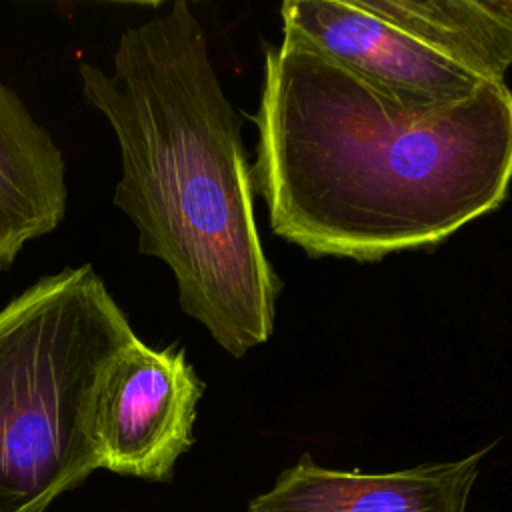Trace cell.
<instances>
[{
	"mask_svg": "<svg viewBox=\"0 0 512 512\" xmlns=\"http://www.w3.org/2000/svg\"><path fill=\"white\" fill-rule=\"evenodd\" d=\"M252 186L310 256L382 260L496 210L512 180V90L406 106L312 48L264 52Z\"/></svg>",
	"mask_w": 512,
	"mask_h": 512,
	"instance_id": "6da1fadb",
	"label": "cell"
},
{
	"mask_svg": "<svg viewBox=\"0 0 512 512\" xmlns=\"http://www.w3.org/2000/svg\"><path fill=\"white\" fill-rule=\"evenodd\" d=\"M86 102L118 142L112 204L138 252L164 262L186 316L242 358L274 330L282 288L254 218L240 118L214 70L190 4L128 26L110 70L78 64Z\"/></svg>",
	"mask_w": 512,
	"mask_h": 512,
	"instance_id": "7a4b0ae2",
	"label": "cell"
},
{
	"mask_svg": "<svg viewBox=\"0 0 512 512\" xmlns=\"http://www.w3.org/2000/svg\"><path fill=\"white\" fill-rule=\"evenodd\" d=\"M136 338L92 264L46 274L0 308V512H46L98 470L96 392Z\"/></svg>",
	"mask_w": 512,
	"mask_h": 512,
	"instance_id": "3957f363",
	"label": "cell"
},
{
	"mask_svg": "<svg viewBox=\"0 0 512 512\" xmlns=\"http://www.w3.org/2000/svg\"><path fill=\"white\" fill-rule=\"evenodd\" d=\"M204 382L180 346L154 348L136 338L106 366L94 402L98 468L168 480L192 446Z\"/></svg>",
	"mask_w": 512,
	"mask_h": 512,
	"instance_id": "277c9868",
	"label": "cell"
},
{
	"mask_svg": "<svg viewBox=\"0 0 512 512\" xmlns=\"http://www.w3.org/2000/svg\"><path fill=\"white\" fill-rule=\"evenodd\" d=\"M280 16L284 38L312 48L406 106L456 102L486 82L368 12L360 0H288Z\"/></svg>",
	"mask_w": 512,
	"mask_h": 512,
	"instance_id": "5b68a950",
	"label": "cell"
},
{
	"mask_svg": "<svg viewBox=\"0 0 512 512\" xmlns=\"http://www.w3.org/2000/svg\"><path fill=\"white\" fill-rule=\"evenodd\" d=\"M488 452L382 474L324 468L304 454L246 512H466Z\"/></svg>",
	"mask_w": 512,
	"mask_h": 512,
	"instance_id": "8992f818",
	"label": "cell"
},
{
	"mask_svg": "<svg viewBox=\"0 0 512 512\" xmlns=\"http://www.w3.org/2000/svg\"><path fill=\"white\" fill-rule=\"evenodd\" d=\"M68 208L64 152L0 78V274L52 234Z\"/></svg>",
	"mask_w": 512,
	"mask_h": 512,
	"instance_id": "52a82bcc",
	"label": "cell"
},
{
	"mask_svg": "<svg viewBox=\"0 0 512 512\" xmlns=\"http://www.w3.org/2000/svg\"><path fill=\"white\" fill-rule=\"evenodd\" d=\"M482 80L504 82L512 66V0H360Z\"/></svg>",
	"mask_w": 512,
	"mask_h": 512,
	"instance_id": "ba28073f",
	"label": "cell"
}]
</instances>
